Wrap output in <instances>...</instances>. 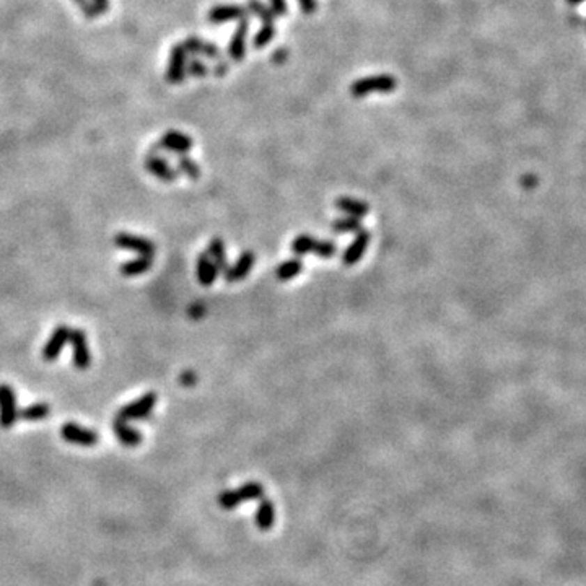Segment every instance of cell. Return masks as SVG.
<instances>
[{"mask_svg": "<svg viewBox=\"0 0 586 586\" xmlns=\"http://www.w3.org/2000/svg\"><path fill=\"white\" fill-rule=\"evenodd\" d=\"M93 3L100 13H105L109 8V0H93Z\"/></svg>", "mask_w": 586, "mask_h": 586, "instance_id": "obj_37", "label": "cell"}, {"mask_svg": "<svg viewBox=\"0 0 586 586\" xmlns=\"http://www.w3.org/2000/svg\"><path fill=\"white\" fill-rule=\"evenodd\" d=\"M303 270V261L302 258H293V259H288V261H284L282 264L277 268V275L279 280H282V282H287V280H292L297 277V275Z\"/></svg>", "mask_w": 586, "mask_h": 586, "instance_id": "obj_24", "label": "cell"}, {"mask_svg": "<svg viewBox=\"0 0 586 586\" xmlns=\"http://www.w3.org/2000/svg\"><path fill=\"white\" fill-rule=\"evenodd\" d=\"M396 86H398V80L393 75L381 74L362 77L350 85V95L353 98H363L371 93H391L396 90Z\"/></svg>", "mask_w": 586, "mask_h": 586, "instance_id": "obj_1", "label": "cell"}, {"mask_svg": "<svg viewBox=\"0 0 586 586\" xmlns=\"http://www.w3.org/2000/svg\"><path fill=\"white\" fill-rule=\"evenodd\" d=\"M187 51L184 49L183 43L173 46L169 51V61L167 69V80L169 84L178 85L186 80V67H187Z\"/></svg>", "mask_w": 586, "mask_h": 586, "instance_id": "obj_6", "label": "cell"}, {"mask_svg": "<svg viewBox=\"0 0 586 586\" xmlns=\"http://www.w3.org/2000/svg\"><path fill=\"white\" fill-rule=\"evenodd\" d=\"M336 207L337 210L344 212L346 215L357 217V219H362V217L368 215V212H370V206L367 202L352 199V197H339L336 201Z\"/></svg>", "mask_w": 586, "mask_h": 586, "instance_id": "obj_20", "label": "cell"}, {"mask_svg": "<svg viewBox=\"0 0 586 586\" xmlns=\"http://www.w3.org/2000/svg\"><path fill=\"white\" fill-rule=\"evenodd\" d=\"M192 139L189 137L187 134L179 132V130H168V132L163 134V137L160 139L158 148L167 150L169 153L186 155L189 150L192 148Z\"/></svg>", "mask_w": 586, "mask_h": 586, "instance_id": "obj_11", "label": "cell"}, {"mask_svg": "<svg viewBox=\"0 0 586 586\" xmlns=\"http://www.w3.org/2000/svg\"><path fill=\"white\" fill-rule=\"evenodd\" d=\"M287 57H288V51L284 49V47H280V49H277L272 54V62H275V64H284V62L287 61Z\"/></svg>", "mask_w": 586, "mask_h": 586, "instance_id": "obj_35", "label": "cell"}, {"mask_svg": "<svg viewBox=\"0 0 586 586\" xmlns=\"http://www.w3.org/2000/svg\"><path fill=\"white\" fill-rule=\"evenodd\" d=\"M51 414V408L47 403H33L26 408L20 409L18 412V417L22 420H26V422H40V420L47 419V415Z\"/></svg>", "mask_w": 586, "mask_h": 586, "instance_id": "obj_23", "label": "cell"}, {"mask_svg": "<svg viewBox=\"0 0 586 586\" xmlns=\"http://www.w3.org/2000/svg\"><path fill=\"white\" fill-rule=\"evenodd\" d=\"M264 497V487L258 482H246L238 491H225L220 493L219 505L224 510H235L240 503L261 500Z\"/></svg>", "mask_w": 586, "mask_h": 586, "instance_id": "obj_2", "label": "cell"}, {"mask_svg": "<svg viewBox=\"0 0 586 586\" xmlns=\"http://www.w3.org/2000/svg\"><path fill=\"white\" fill-rule=\"evenodd\" d=\"M246 17V8L241 6H217L212 8L207 15V20L214 25H220V23L231 22V20H241V18Z\"/></svg>", "mask_w": 586, "mask_h": 586, "instance_id": "obj_18", "label": "cell"}, {"mask_svg": "<svg viewBox=\"0 0 586 586\" xmlns=\"http://www.w3.org/2000/svg\"><path fill=\"white\" fill-rule=\"evenodd\" d=\"M270 8L275 13V17H285L288 13L287 0H269Z\"/></svg>", "mask_w": 586, "mask_h": 586, "instance_id": "obj_33", "label": "cell"}, {"mask_svg": "<svg viewBox=\"0 0 586 586\" xmlns=\"http://www.w3.org/2000/svg\"><path fill=\"white\" fill-rule=\"evenodd\" d=\"M331 230L337 235H346V233H357V231L362 230V222L357 217H341V219L332 220Z\"/></svg>", "mask_w": 586, "mask_h": 586, "instance_id": "obj_25", "label": "cell"}, {"mask_svg": "<svg viewBox=\"0 0 586 586\" xmlns=\"http://www.w3.org/2000/svg\"><path fill=\"white\" fill-rule=\"evenodd\" d=\"M313 253L316 254L318 258L329 259V258H332V256L337 253V246H336V243H334V241H331V240L318 241L316 246H314Z\"/></svg>", "mask_w": 586, "mask_h": 586, "instance_id": "obj_30", "label": "cell"}, {"mask_svg": "<svg viewBox=\"0 0 586 586\" xmlns=\"http://www.w3.org/2000/svg\"><path fill=\"white\" fill-rule=\"evenodd\" d=\"M145 168L150 174H153L155 178L163 183H173L178 178V169H174L167 160L158 157L153 152H150L145 158Z\"/></svg>", "mask_w": 586, "mask_h": 586, "instance_id": "obj_13", "label": "cell"}, {"mask_svg": "<svg viewBox=\"0 0 586 586\" xmlns=\"http://www.w3.org/2000/svg\"><path fill=\"white\" fill-rule=\"evenodd\" d=\"M370 231L368 230H360L355 233V238L352 240V243L347 246V249L344 251L342 254V263L344 265H355L358 261L363 258V254L367 253L368 245H370Z\"/></svg>", "mask_w": 586, "mask_h": 586, "instance_id": "obj_12", "label": "cell"}, {"mask_svg": "<svg viewBox=\"0 0 586 586\" xmlns=\"http://www.w3.org/2000/svg\"><path fill=\"white\" fill-rule=\"evenodd\" d=\"M157 401H158V394L153 393V391H148V393L140 396V398L132 401V403L123 406L116 417L121 420H125V422L148 419V415L152 414L155 406H157Z\"/></svg>", "mask_w": 586, "mask_h": 586, "instance_id": "obj_3", "label": "cell"}, {"mask_svg": "<svg viewBox=\"0 0 586 586\" xmlns=\"http://www.w3.org/2000/svg\"><path fill=\"white\" fill-rule=\"evenodd\" d=\"M275 33H277L275 23H263L261 30L256 33V36L253 40V46L256 47V49H263V47L268 46L269 43L274 40Z\"/></svg>", "mask_w": 586, "mask_h": 586, "instance_id": "obj_29", "label": "cell"}, {"mask_svg": "<svg viewBox=\"0 0 586 586\" xmlns=\"http://www.w3.org/2000/svg\"><path fill=\"white\" fill-rule=\"evenodd\" d=\"M298 6L302 7L303 13H307V15H311V13L316 12L318 0H298Z\"/></svg>", "mask_w": 586, "mask_h": 586, "instance_id": "obj_34", "label": "cell"}, {"mask_svg": "<svg viewBox=\"0 0 586 586\" xmlns=\"http://www.w3.org/2000/svg\"><path fill=\"white\" fill-rule=\"evenodd\" d=\"M254 261H256V256L253 251H245V253L235 261V264L229 265V269L224 272V277L226 282L235 284V282H240V280H243L245 277H248V274L251 272V269H253V265H254Z\"/></svg>", "mask_w": 586, "mask_h": 586, "instance_id": "obj_14", "label": "cell"}, {"mask_svg": "<svg viewBox=\"0 0 586 586\" xmlns=\"http://www.w3.org/2000/svg\"><path fill=\"white\" fill-rule=\"evenodd\" d=\"M275 523V507L268 498H261V503L256 511V526L261 531H269Z\"/></svg>", "mask_w": 586, "mask_h": 586, "instance_id": "obj_21", "label": "cell"}, {"mask_svg": "<svg viewBox=\"0 0 586 586\" xmlns=\"http://www.w3.org/2000/svg\"><path fill=\"white\" fill-rule=\"evenodd\" d=\"M226 72H229V62H225V61H220L219 64H217V65L214 67V74H215L217 77L225 75Z\"/></svg>", "mask_w": 586, "mask_h": 586, "instance_id": "obj_36", "label": "cell"}, {"mask_svg": "<svg viewBox=\"0 0 586 586\" xmlns=\"http://www.w3.org/2000/svg\"><path fill=\"white\" fill-rule=\"evenodd\" d=\"M184 49L187 51V54H192V56H204V57H209L212 61H220L222 57V52L219 47H217L214 43H206L202 38L199 36H189L186 41L183 43Z\"/></svg>", "mask_w": 586, "mask_h": 586, "instance_id": "obj_15", "label": "cell"}, {"mask_svg": "<svg viewBox=\"0 0 586 586\" xmlns=\"http://www.w3.org/2000/svg\"><path fill=\"white\" fill-rule=\"evenodd\" d=\"M61 437L72 445H79V447H95L98 443V433L95 430L82 427L79 424L67 422L61 427Z\"/></svg>", "mask_w": 586, "mask_h": 586, "instance_id": "obj_8", "label": "cell"}, {"mask_svg": "<svg viewBox=\"0 0 586 586\" xmlns=\"http://www.w3.org/2000/svg\"><path fill=\"white\" fill-rule=\"evenodd\" d=\"M316 243H318V240L314 238L313 235L302 233L293 240L292 253L295 256H298V258H302V256H304V254L313 253V249H314V246H316Z\"/></svg>", "mask_w": 586, "mask_h": 586, "instance_id": "obj_26", "label": "cell"}, {"mask_svg": "<svg viewBox=\"0 0 586 586\" xmlns=\"http://www.w3.org/2000/svg\"><path fill=\"white\" fill-rule=\"evenodd\" d=\"M219 274H220L219 269H217L214 261L207 256V253H202L199 258H197L196 275L202 287H210V285H214L217 277H219Z\"/></svg>", "mask_w": 586, "mask_h": 586, "instance_id": "obj_17", "label": "cell"}, {"mask_svg": "<svg viewBox=\"0 0 586 586\" xmlns=\"http://www.w3.org/2000/svg\"><path fill=\"white\" fill-rule=\"evenodd\" d=\"M246 7H248V10L253 13L254 17H258L263 23H275V13L272 12V8L265 6L261 0H248Z\"/></svg>", "mask_w": 586, "mask_h": 586, "instance_id": "obj_27", "label": "cell"}, {"mask_svg": "<svg viewBox=\"0 0 586 586\" xmlns=\"http://www.w3.org/2000/svg\"><path fill=\"white\" fill-rule=\"evenodd\" d=\"M69 342L72 346V362H74V367L77 370L85 371L91 365V352L84 329H72Z\"/></svg>", "mask_w": 586, "mask_h": 586, "instance_id": "obj_5", "label": "cell"}, {"mask_svg": "<svg viewBox=\"0 0 586 586\" xmlns=\"http://www.w3.org/2000/svg\"><path fill=\"white\" fill-rule=\"evenodd\" d=\"M583 2V0H569V3H580Z\"/></svg>", "mask_w": 586, "mask_h": 586, "instance_id": "obj_38", "label": "cell"}, {"mask_svg": "<svg viewBox=\"0 0 586 586\" xmlns=\"http://www.w3.org/2000/svg\"><path fill=\"white\" fill-rule=\"evenodd\" d=\"M114 245L121 249L130 251V253H135L139 256H153L155 251H157V246L150 240L139 235L125 233V231H121V233L114 236Z\"/></svg>", "mask_w": 586, "mask_h": 586, "instance_id": "obj_7", "label": "cell"}, {"mask_svg": "<svg viewBox=\"0 0 586 586\" xmlns=\"http://www.w3.org/2000/svg\"><path fill=\"white\" fill-rule=\"evenodd\" d=\"M186 74L192 77H206L207 74H209V67H207L201 59H197V57H192L191 61H187Z\"/></svg>", "mask_w": 586, "mask_h": 586, "instance_id": "obj_31", "label": "cell"}, {"mask_svg": "<svg viewBox=\"0 0 586 586\" xmlns=\"http://www.w3.org/2000/svg\"><path fill=\"white\" fill-rule=\"evenodd\" d=\"M18 403L15 390L10 385H0V427L12 429L17 424L18 417Z\"/></svg>", "mask_w": 586, "mask_h": 586, "instance_id": "obj_4", "label": "cell"}, {"mask_svg": "<svg viewBox=\"0 0 586 586\" xmlns=\"http://www.w3.org/2000/svg\"><path fill=\"white\" fill-rule=\"evenodd\" d=\"M70 332H72V329L67 326V324H59V326L54 329V332L51 334L49 339H47L45 347H43V352H41L43 360L54 362L56 358L61 355L62 348L69 344Z\"/></svg>", "mask_w": 586, "mask_h": 586, "instance_id": "obj_9", "label": "cell"}, {"mask_svg": "<svg viewBox=\"0 0 586 586\" xmlns=\"http://www.w3.org/2000/svg\"><path fill=\"white\" fill-rule=\"evenodd\" d=\"M178 173H183L184 176H187L192 181L201 178V167L194 162L192 158L186 157V155H179L178 157Z\"/></svg>", "mask_w": 586, "mask_h": 586, "instance_id": "obj_28", "label": "cell"}, {"mask_svg": "<svg viewBox=\"0 0 586 586\" xmlns=\"http://www.w3.org/2000/svg\"><path fill=\"white\" fill-rule=\"evenodd\" d=\"M153 265V256H137V258L125 261V263L121 265V274L124 277H137V275H142L147 272V270L152 269Z\"/></svg>", "mask_w": 586, "mask_h": 586, "instance_id": "obj_19", "label": "cell"}, {"mask_svg": "<svg viewBox=\"0 0 586 586\" xmlns=\"http://www.w3.org/2000/svg\"><path fill=\"white\" fill-rule=\"evenodd\" d=\"M206 253L209 258L214 261V264L219 269V272L224 274L226 269H229V259H226V249H225V241L222 238H214L207 245Z\"/></svg>", "mask_w": 586, "mask_h": 586, "instance_id": "obj_22", "label": "cell"}, {"mask_svg": "<svg viewBox=\"0 0 586 586\" xmlns=\"http://www.w3.org/2000/svg\"><path fill=\"white\" fill-rule=\"evenodd\" d=\"M249 33V18H241L238 26L235 28L233 35H231L230 45H229V56L231 61L240 62L246 56V40H248Z\"/></svg>", "mask_w": 586, "mask_h": 586, "instance_id": "obj_10", "label": "cell"}, {"mask_svg": "<svg viewBox=\"0 0 586 586\" xmlns=\"http://www.w3.org/2000/svg\"><path fill=\"white\" fill-rule=\"evenodd\" d=\"M113 432L116 438H118L125 448H135L142 443V435H140L139 430H135L132 425L125 422V420L116 417L113 422Z\"/></svg>", "mask_w": 586, "mask_h": 586, "instance_id": "obj_16", "label": "cell"}, {"mask_svg": "<svg viewBox=\"0 0 586 586\" xmlns=\"http://www.w3.org/2000/svg\"><path fill=\"white\" fill-rule=\"evenodd\" d=\"M74 2L77 3V6H79V8L82 12H84V15L86 18H96L100 15L98 8L95 7L93 0H74Z\"/></svg>", "mask_w": 586, "mask_h": 586, "instance_id": "obj_32", "label": "cell"}]
</instances>
